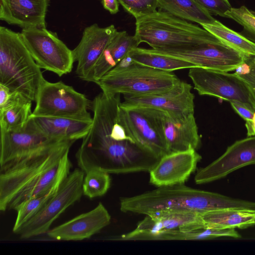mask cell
Returning <instances> with one entry per match:
<instances>
[{
	"label": "cell",
	"instance_id": "cell-1",
	"mask_svg": "<svg viewBox=\"0 0 255 255\" xmlns=\"http://www.w3.org/2000/svg\"><path fill=\"white\" fill-rule=\"evenodd\" d=\"M91 108V127L75 154L80 169L85 173L91 170L109 174L149 172L161 157L115 132L98 100H93Z\"/></svg>",
	"mask_w": 255,
	"mask_h": 255
},
{
	"label": "cell",
	"instance_id": "cell-2",
	"mask_svg": "<svg viewBox=\"0 0 255 255\" xmlns=\"http://www.w3.org/2000/svg\"><path fill=\"white\" fill-rule=\"evenodd\" d=\"M74 142L0 167V210L16 211L26 201L61 184L70 174L69 152Z\"/></svg>",
	"mask_w": 255,
	"mask_h": 255
},
{
	"label": "cell",
	"instance_id": "cell-3",
	"mask_svg": "<svg viewBox=\"0 0 255 255\" xmlns=\"http://www.w3.org/2000/svg\"><path fill=\"white\" fill-rule=\"evenodd\" d=\"M236 208L255 209V202L196 189L184 184L157 187L141 194L120 199L122 212L145 216L163 213H202Z\"/></svg>",
	"mask_w": 255,
	"mask_h": 255
},
{
	"label": "cell",
	"instance_id": "cell-4",
	"mask_svg": "<svg viewBox=\"0 0 255 255\" xmlns=\"http://www.w3.org/2000/svg\"><path fill=\"white\" fill-rule=\"evenodd\" d=\"M20 33L0 27V84L35 102L46 80Z\"/></svg>",
	"mask_w": 255,
	"mask_h": 255
},
{
	"label": "cell",
	"instance_id": "cell-5",
	"mask_svg": "<svg viewBox=\"0 0 255 255\" xmlns=\"http://www.w3.org/2000/svg\"><path fill=\"white\" fill-rule=\"evenodd\" d=\"M134 36L154 50L221 43L204 28L161 10L136 19Z\"/></svg>",
	"mask_w": 255,
	"mask_h": 255
},
{
	"label": "cell",
	"instance_id": "cell-6",
	"mask_svg": "<svg viewBox=\"0 0 255 255\" xmlns=\"http://www.w3.org/2000/svg\"><path fill=\"white\" fill-rule=\"evenodd\" d=\"M180 81L171 72L134 62L122 70L109 71L96 84L107 94L144 95L168 90Z\"/></svg>",
	"mask_w": 255,
	"mask_h": 255
},
{
	"label": "cell",
	"instance_id": "cell-7",
	"mask_svg": "<svg viewBox=\"0 0 255 255\" xmlns=\"http://www.w3.org/2000/svg\"><path fill=\"white\" fill-rule=\"evenodd\" d=\"M22 40L37 65L59 76L71 72L75 62L73 51L46 27L23 28Z\"/></svg>",
	"mask_w": 255,
	"mask_h": 255
},
{
	"label": "cell",
	"instance_id": "cell-8",
	"mask_svg": "<svg viewBox=\"0 0 255 255\" xmlns=\"http://www.w3.org/2000/svg\"><path fill=\"white\" fill-rule=\"evenodd\" d=\"M74 140L52 137L43 133L29 119L22 128L0 130V167L56 148Z\"/></svg>",
	"mask_w": 255,
	"mask_h": 255
},
{
	"label": "cell",
	"instance_id": "cell-9",
	"mask_svg": "<svg viewBox=\"0 0 255 255\" xmlns=\"http://www.w3.org/2000/svg\"><path fill=\"white\" fill-rule=\"evenodd\" d=\"M34 116L92 118L88 109L92 103L86 96L62 81L45 80L38 92Z\"/></svg>",
	"mask_w": 255,
	"mask_h": 255
},
{
	"label": "cell",
	"instance_id": "cell-10",
	"mask_svg": "<svg viewBox=\"0 0 255 255\" xmlns=\"http://www.w3.org/2000/svg\"><path fill=\"white\" fill-rule=\"evenodd\" d=\"M85 173L79 168L70 173L42 210L14 234L22 239H27L47 233L59 216L81 198Z\"/></svg>",
	"mask_w": 255,
	"mask_h": 255
},
{
	"label": "cell",
	"instance_id": "cell-11",
	"mask_svg": "<svg viewBox=\"0 0 255 255\" xmlns=\"http://www.w3.org/2000/svg\"><path fill=\"white\" fill-rule=\"evenodd\" d=\"M188 76L200 95L241 103L255 111L247 84L235 73L196 67L190 68Z\"/></svg>",
	"mask_w": 255,
	"mask_h": 255
},
{
	"label": "cell",
	"instance_id": "cell-12",
	"mask_svg": "<svg viewBox=\"0 0 255 255\" xmlns=\"http://www.w3.org/2000/svg\"><path fill=\"white\" fill-rule=\"evenodd\" d=\"M153 50L158 53L192 63L197 67L226 72L235 71L246 58V55L222 43Z\"/></svg>",
	"mask_w": 255,
	"mask_h": 255
},
{
	"label": "cell",
	"instance_id": "cell-13",
	"mask_svg": "<svg viewBox=\"0 0 255 255\" xmlns=\"http://www.w3.org/2000/svg\"><path fill=\"white\" fill-rule=\"evenodd\" d=\"M191 85L181 81L171 89L152 94L124 95L121 107L125 109L151 108L167 112L173 116L194 113V95Z\"/></svg>",
	"mask_w": 255,
	"mask_h": 255
},
{
	"label": "cell",
	"instance_id": "cell-14",
	"mask_svg": "<svg viewBox=\"0 0 255 255\" xmlns=\"http://www.w3.org/2000/svg\"><path fill=\"white\" fill-rule=\"evenodd\" d=\"M205 227L201 213L198 212L155 214L146 215L133 230L121 236L120 240L154 241L158 237L165 233Z\"/></svg>",
	"mask_w": 255,
	"mask_h": 255
},
{
	"label": "cell",
	"instance_id": "cell-15",
	"mask_svg": "<svg viewBox=\"0 0 255 255\" xmlns=\"http://www.w3.org/2000/svg\"><path fill=\"white\" fill-rule=\"evenodd\" d=\"M155 124L161 132L168 153L198 149L201 137L194 113L176 117L166 112L149 108Z\"/></svg>",
	"mask_w": 255,
	"mask_h": 255
},
{
	"label": "cell",
	"instance_id": "cell-16",
	"mask_svg": "<svg viewBox=\"0 0 255 255\" xmlns=\"http://www.w3.org/2000/svg\"><path fill=\"white\" fill-rule=\"evenodd\" d=\"M250 165H255V135L238 140L228 146L219 158L200 169L194 180L197 184L212 182Z\"/></svg>",
	"mask_w": 255,
	"mask_h": 255
},
{
	"label": "cell",
	"instance_id": "cell-17",
	"mask_svg": "<svg viewBox=\"0 0 255 255\" xmlns=\"http://www.w3.org/2000/svg\"><path fill=\"white\" fill-rule=\"evenodd\" d=\"M117 32L113 24L101 27L94 23L84 29L79 43L72 50L80 79L89 81L95 64Z\"/></svg>",
	"mask_w": 255,
	"mask_h": 255
},
{
	"label": "cell",
	"instance_id": "cell-18",
	"mask_svg": "<svg viewBox=\"0 0 255 255\" xmlns=\"http://www.w3.org/2000/svg\"><path fill=\"white\" fill-rule=\"evenodd\" d=\"M201 159L194 149L167 153L149 172V182L156 187L184 184Z\"/></svg>",
	"mask_w": 255,
	"mask_h": 255
},
{
	"label": "cell",
	"instance_id": "cell-19",
	"mask_svg": "<svg viewBox=\"0 0 255 255\" xmlns=\"http://www.w3.org/2000/svg\"><path fill=\"white\" fill-rule=\"evenodd\" d=\"M111 216L101 202L93 210L80 214L47 232L51 239L59 241H81L99 233L110 223Z\"/></svg>",
	"mask_w": 255,
	"mask_h": 255
},
{
	"label": "cell",
	"instance_id": "cell-20",
	"mask_svg": "<svg viewBox=\"0 0 255 255\" xmlns=\"http://www.w3.org/2000/svg\"><path fill=\"white\" fill-rule=\"evenodd\" d=\"M121 110L130 133L140 146L160 157L168 153L164 138L149 108L121 107Z\"/></svg>",
	"mask_w": 255,
	"mask_h": 255
},
{
	"label": "cell",
	"instance_id": "cell-21",
	"mask_svg": "<svg viewBox=\"0 0 255 255\" xmlns=\"http://www.w3.org/2000/svg\"><path fill=\"white\" fill-rule=\"evenodd\" d=\"M50 0H0V19L23 28L46 27Z\"/></svg>",
	"mask_w": 255,
	"mask_h": 255
},
{
	"label": "cell",
	"instance_id": "cell-22",
	"mask_svg": "<svg viewBox=\"0 0 255 255\" xmlns=\"http://www.w3.org/2000/svg\"><path fill=\"white\" fill-rule=\"evenodd\" d=\"M36 127L47 136L76 141L88 133L93 119L31 115Z\"/></svg>",
	"mask_w": 255,
	"mask_h": 255
},
{
	"label": "cell",
	"instance_id": "cell-23",
	"mask_svg": "<svg viewBox=\"0 0 255 255\" xmlns=\"http://www.w3.org/2000/svg\"><path fill=\"white\" fill-rule=\"evenodd\" d=\"M140 42L126 31H118L95 64L88 82H97L116 65Z\"/></svg>",
	"mask_w": 255,
	"mask_h": 255
},
{
	"label": "cell",
	"instance_id": "cell-24",
	"mask_svg": "<svg viewBox=\"0 0 255 255\" xmlns=\"http://www.w3.org/2000/svg\"><path fill=\"white\" fill-rule=\"evenodd\" d=\"M201 217L206 228L243 229L255 225V209L212 210L201 213Z\"/></svg>",
	"mask_w": 255,
	"mask_h": 255
},
{
	"label": "cell",
	"instance_id": "cell-25",
	"mask_svg": "<svg viewBox=\"0 0 255 255\" xmlns=\"http://www.w3.org/2000/svg\"><path fill=\"white\" fill-rule=\"evenodd\" d=\"M158 8L180 19L200 25L212 24L216 20L195 0H159Z\"/></svg>",
	"mask_w": 255,
	"mask_h": 255
},
{
	"label": "cell",
	"instance_id": "cell-26",
	"mask_svg": "<svg viewBox=\"0 0 255 255\" xmlns=\"http://www.w3.org/2000/svg\"><path fill=\"white\" fill-rule=\"evenodd\" d=\"M128 54L136 63L164 71L172 72L197 67L186 61L158 53L152 49L137 47L131 49Z\"/></svg>",
	"mask_w": 255,
	"mask_h": 255
},
{
	"label": "cell",
	"instance_id": "cell-27",
	"mask_svg": "<svg viewBox=\"0 0 255 255\" xmlns=\"http://www.w3.org/2000/svg\"><path fill=\"white\" fill-rule=\"evenodd\" d=\"M217 37L221 43L246 55L255 56V42L239 33L216 21L212 24L201 25Z\"/></svg>",
	"mask_w": 255,
	"mask_h": 255
},
{
	"label": "cell",
	"instance_id": "cell-28",
	"mask_svg": "<svg viewBox=\"0 0 255 255\" xmlns=\"http://www.w3.org/2000/svg\"><path fill=\"white\" fill-rule=\"evenodd\" d=\"M31 101L23 99L0 110V130H16L23 128L27 123L32 112Z\"/></svg>",
	"mask_w": 255,
	"mask_h": 255
},
{
	"label": "cell",
	"instance_id": "cell-29",
	"mask_svg": "<svg viewBox=\"0 0 255 255\" xmlns=\"http://www.w3.org/2000/svg\"><path fill=\"white\" fill-rule=\"evenodd\" d=\"M61 184L55 186L46 194L31 198L21 205L16 211L17 217L12 229L14 233L42 210L57 193Z\"/></svg>",
	"mask_w": 255,
	"mask_h": 255
},
{
	"label": "cell",
	"instance_id": "cell-30",
	"mask_svg": "<svg viewBox=\"0 0 255 255\" xmlns=\"http://www.w3.org/2000/svg\"><path fill=\"white\" fill-rule=\"evenodd\" d=\"M85 174L82 184L84 195L92 199L102 196L107 192L111 182L108 173L91 170Z\"/></svg>",
	"mask_w": 255,
	"mask_h": 255
},
{
	"label": "cell",
	"instance_id": "cell-31",
	"mask_svg": "<svg viewBox=\"0 0 255 255\" xmlns=\"http://www.w3.org/2000/svg\"><path fill=\"white\" fill-rule=\"evenodd\" d=\"M226 17L231 18L241 25L244 31L251 36L250 40L255 42V15L244 5L232 7L226 13Z\"/></svg>",
	"mask_w": 255,
	"mask_h": 255
},
{
	"label": "cell",
	"instance_id": "cell-32",
	"mask_svg": "<svg viewBox=\"0 0 255 255\" xmlns=\"http://www.w3.org/2000/svg\"><path fill=\"white\" fill-rule=\"evenodd\" d=\"M124 8L136 19L150 14L158 8L159 0H118Z\"/></svg>",
	"mask_w": 255,
	"mask_h": 255
},
{
	"label": "cell",
	"instance_id": "cell-33",
	"mask_svg": "<svg viewBox=\"0 0 255 255\" xmlns=\"http://www.w3.org/2000/svg\"><path fill=\"white\" fill-rule=\"evenodd\" d=\"M210 14L226 17V13L232 8L229 0H195Z\"/></svg>",
	"mask_w": 255,
	"mask_h": 255
},
{
	"label": "cell",
	"instance_id": "cell-34",
	"mask_svg": "<svg viewBox=\"0 0 255 255\" xmlns=\"http://www.w3.org/2000/svg\"><path fill=\"white\" fill-rule=\"evenodd\" d=\"M23 99L26 98L21 94L12 91L8 87L0 84V110Z\"/></svg>",
	"mask_w": 255,
	"mask_h": 255
},
{
	"label": "cell",
	"instance_id": "cell-35",
	"mask_svg": "<svg viewBox=\"0 0 255 255\" xmlns=\"http://www.w3.org/2000/svg\"><path fill=\"white\" fill-rule=\"evenodd\" d=\"M231 105L235 111L239 115L246 123H250L252 121L255 111L239 102H231Z\"/></svg>",
	"mask_w": 255,
	"mask_h": 255
},
{
	"label": "cell",
	"instance_id": "cell-36",
	"mask_svg": "<svg viewBox=\"0 0 255 255\" xmlns=\"http://www.w3.org/2000/svg\"><path fill=\"white\" fill-rule=\"evenodd\" d=\"M238 76L247 84L250 92L252 105L255 109V77L250 74Z\"/></svg>",
	"mask_w": 255,
	"mask_h": 255
},
{
	"label": "cell",
	"instance_id": "cell-37",
	"mask_svg": "<svg viewBox=\"0 0 255 255\" xmlns=\"http://www.w3.org/2000/svg\"><path fill=\"white\" fill-rule=\"evenodd\" d=\"M104 8L111 14H116L119 10V2L118 0H102Z\"/></svg>",
	"mask_w": 255,
	"mask_h": 255
},
{
	"label": "cell",
	"instance_id": "cell-38",
	"mask_svg": "<svg viewBox=\"0 0 255 255\" xmlns=\"http://www.w3.org/2000/svg\"><path fill=\"white\" fill-rule=\"evenodd\" d=\"M235 73L238 75H244L250 73V67L249 65L245 61L240 65L235 70Z\"/></svg>",
	"mask_w": 255,
	"mask_h": 255
},
{
	"label": "cell",
	"instance_id": "cell-39",
	"mask_svg": "<svg viewBox=\"0 0 255 255\" xmlns=\"http://www.w3.org/2000/svg\"><path fill=\"white\" fill-rule=\"evenodd\" d=\"M248 136L255 135V112L252 121L250 123H246Z\"/></svg>",
	"mask_w": 255,
	"mask_h": 255
},
{
	"label": "cell",
	"instance_id": "cell-40",
	"mask_svg": "<svg viewBox=\"0 0 255 255\" xmlns=\"http://www.w3.org/2000/svg\"><path fill=\"white\" fill-rule=\"evenodd\" d=\"M245 61L250 66V74L255 77V56L247 55Z\"/></svg>",
	"mask_w": 255,
	"mask_h": 255
}]
</instances>
